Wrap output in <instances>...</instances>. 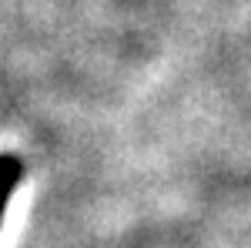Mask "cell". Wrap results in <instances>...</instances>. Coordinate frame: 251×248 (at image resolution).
<instances>
[{"mask_svg": "<svg viewBox=\"0 0 251 248\" xmlns=\"http://www.w3.org/2000/svg\"><path fill=\"white\" fill-rule=\"evenodd\" d=\"M20 178H24V161H20L17 154L3 151V154H0V225H3V211H7V201H10L14 188L20 185Z\"/></svg>", "mask_w": 251, "mask_h": 248, "instance_id": "cell-1", "label": "cell"}]
</instances>
